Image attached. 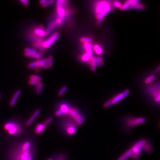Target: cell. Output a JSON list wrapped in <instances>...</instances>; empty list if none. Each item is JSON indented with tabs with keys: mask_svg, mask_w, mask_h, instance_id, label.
Listing matches in <instances>:
<instances>
[{
	"mask_svg": "<svg viewBox=\"0 0 160 160\" xmlns=\"http://www.w3.org/2000/svg\"><path fill=\"white\" fill-rule=\"evenodd\" d=\"M4 129L6 130L10 135L18 134L20 131L19 126L15 123L9 122L5 125Z\"/></svg>",
	"mask_w": 160,
	"mask_h": 160,
	"instance_id": "1",
	"label": "cell"
},
{
	"mask_svg": "<svg viewBox=\"0 0 160 160\" xmlns=\"http://www.w3.org/2000/svg\"><path fill=\"white\" fill-rule=\"evenodd\" d=\"M109 5H110L109 1H98L96 4L95 7V10L96 15L102 13Z\"/></svg>",
	"mask_w": 160,
	"mask_h": 160,
	"instance_id": "2",
	"label": "cell"
},
{
	"mask_svg": "<svg viewBox=\"0 0 160 160\" xmlns=\"http://www.w3.org/2000/svg\"><path fill=\"white\" fill-rule=\"evenodd\" d=\"M59 36V33L58 32H55L47 40L43 41L42 47L44 49H48L52 45L57 39Z\"/></svg>",
	"mask_w": 160,
	"mask_h": 160,
	"instance_id": "3",
	"label": "cell"
},
{
	"mask_svg": "<svg viewBox=\"0 0 160 160\" xmlns=\"http://www.w3.org/2000/svg\"><path fill=\"white\" fill-rule=\"evenodd\" d=\"M67 1L58 0L57 2V9L59 18L63 19L66 15V10L64 8V5Z\"/></svg>",
	"mask_w": 160,
	"mask_h": 160,
	"instance_id": "4",
	"label": "cell"
},
{
	"mask_svg": "<svg viewBox=\"0 0 160 160\" xmlns=\"http://www.w3.org/2000/svg\"><path fill=\"white\" fill-rule=\"evenodd\" d=\"M16 160H33L32 153L29 151V149L26 151L21 150L16 157Z\"/></svg>",
	"mask_w": 160,
	"mask_h": 160,
	"instance_id": "5",
	"label": "cell"
},
{
	"mask_svg": "<svg viewBox=\"0 0 160 160\" xmlns=\"http://www.w3.org/2000/svg\"><path fill=\"white\" fill-rule=\"evenodd\" d=\"M129 90H126L124 91L122 93H120V94L117 95L116 96H114L113 99L110 100V101L111 105H114V104H116L118 103V102H120L121 100H122L123 98H125L126 96L129 93Z\"/></svg>",
	"mask_w": 160,
	"mask_h": 160,
	"instance_id": "6",
	"label": "cell"
},
{
	"mask_svg": "<svg viewBox=\"0 0 160 160\" xmlns=\"http://www.w3.org/2000/svg\"><path fill=\"white\" fill-rule=\"evenodd\" d=\"M70 109L68 105L63 104L60 106L59 109L56 111L55 115L57 116H60L64 114H70Z\"/></svg>",
	"mask_w": 160,
	"mask_h": 160,
	"instance_id": "7",
	"label": "cell"
},
{
	"mask_svg": "<svg viewBox=\"0 0 160 160\" xmlns=\"http://www.w3.org/2000/svg\"><path fill=\"white\" fill-rule=\"evenodd\" d=\"M145 121V118L143 117L131 119L128 121L127 125L130 127H134L139 124L143 123Z\"/></svg>",
	"mask_w": 160,
	"mask_h": 160,
	"instance_id": "8",
	"label": "cell"
},
{
	"mask_svg": "<svg viewBox=\"0 0 160 160\" xmlns=\"http://www.w3.org/2000/svg\"><path fill=\"white\" fill-rule=\"evenodd\" d=\"M44 64H47V59L39 60L37 61L31 62L28 65V68H38V67H41Z\"/></svg>",
	"mask_w": 160,
	"mask_h": 160,
	"instance_id": "9",
	"label": "cell"
},
{
	"mask_svg": "<svg viewBox=\"0 0 160 160\" xmlns=\"http://www.w3.org/2000/svg\"><path fill=\"white\" fill-rule=\"evenodd\" d=\"M46 126L44 123L38 124L35 129V132L37 134H40L42 133L46 128Z\"/></svg>",
	"mask_w": 160,
	"mask_h": 160,
	"instance_id": "10",
	"label": "cell"
},
{
	"mask_svg": "<svg viewBox=\"0 0 160 160\" xmlns=\"http://www.w3.org/2000/svg\"><path fill=\"white\" fill-rule=\"evenodd\" d=\"M21 94V91L20 90H18V91L16 92L15 94H14V96H13L12 99H11V102H10V106H11L13 107L15 106V104H16V102H17V99L18 98Z\"/></svg>",
	"mask_w": 160,
	"mask_h": 160,
	"instance_id": "11",
	"label": "cell"
},
{
	"mask_svg": "<svg viewBox=\"0 0 160 160\" xmlns=\"http://www.w3.org/2000/svg\"><path fill=\"white\" fill-rule=\"evenodd\" d=\"M66 126V131L69 135H73L75 132L76 127L74 125L69 123Z\"/></svg>",
	"mask_w": 160,
	"mask_h": 160,
	"instance_id": "12",
	"label": "cell"
},
{
	"mask_svg": "<svg viewBox=\"0 0 160 160\" xmlns=\"http://www.w3.org/2000/svg\"><path fill=\"white\" fill-rule=\"evenodd\" d=\"M84 47L85 50L87 52V54H88L91 57H93V48L91 43H84Z\"/></svg>",
	"mask_w": 160,
	"mask_h": 160,
	"instance_id": "13",
	"label": "cell"
},
{
	"mask_svg": "<svg viewBox=\"0 0 160 160\" xmlns=\"http://www.w3.org/2000/svg\"><path fill=\"white\" fill-rule=\"evenodd\" d=\"M132 153H133V152H132V149H130L129 150H127L126 153H124L117 160H126L128 158L130 157Z\"/></svg>",
	"mask_w": 160,
	"mask_h": 160,
	"instance_id": "14",
	"label": "cell"
},
{
	"mask_svg": "<svg viewBox=\"0 0 160 160\" xmlns=\"http://www.w3.org/2000/svg\"><path fill=\"white\" fill-rule=\"evenodd\" d=\"M70 114L71 116L73 117V119L75 120L76 122L78 125H81L82 124V122L79 119L78 116L73 111V109H71L70 111Z\"/></svg>",
	"mask_w": 160,
	"mask_h": 160,
	"instance_id": "15",
	"label": "cell"
},
{
	"mask_svg": "<svg viewBox=\"0 0 160 160\" xmlns=\"http://www.w3.org/2000/svg\"><path fill=\"white\" fill-rule=\"evenodd\" d=\"M35 33L38 36L44 37L46 35V33L42 28H38L35 30Z\"/></svg>",
	"mask_w": 160,
	"mask_h": 160,
	"instance_id": "16",
	"label": "cell"
},
{
	"mask_svg": "<svg viewBox=\"0 0 160 160\" xmlns=\"http://www.w3.org/2000/svg\"><path fill=\"white\" fill-rule=\"evenodd\" d=\"M146 144V142L145 140H140V141L137 142V143L135 144L133 146L135 147L138 148L139 149L142 148Z\"/></svg>",
	"mask_w": 160,
	"mask_h": 160,
	"instance_id": "17",
	"label": "cell"
},
{
	"mask_svg": "<svg viewBox=\"0 0 160 160\" xmlns=\"http://www.w3.org/2000/svg\"><path fill=\"white\" fill-rule=\"evenodd\" d=\"M132 0L127 1L126 2H125V3L123 5H122V7L120 9L122 10L128 9L130 6H132Z\"/></svg>",
	"mask_w": 160,
	"mask_h": 160,
	"instance_id": "18",
	"label": "cell"
},
{
	"mask_svg": "<svg viewBox=\"0 0 160 160\" xmlns=\"http://www.w3.org/2000/svg\"><path fill=\"white\" fill-rule=\"evenodd\" d=\"M93 50H94L95 53L97 55L102 54L103 53V50L101 48L100 45L98 44H95L93 46Z\"/></svg>",
	"mask_w": 160,
	"mask_h": 160,
	"instance_id": "19",
	"label": "cell"
},
{
	"mask_svg": "<svg viewBox=\"0 0 160 160\" xmlns=\"http://www.w3.org/2000/svg\"><path fill=\"white\" fill-rule=\"evenodd\" d=\"M56 26V25L54 22H51V23L50 24V25H49V26H48L47 29H46V31H45L46 35H49V34L51 33V31L53 30V29H54Z\"/></svg>",
	"mask_w": 160,
	"mask_h": 160,
	"instance_id": "20",
	"label": "cell"
},
{
	"mask_svg": "<svg viewBox=\"0 0 160 160\" xmlns=\"http://www.w3.org/2000/svg\"><path fill=\"white\" fill-rule=\"evenodd\" d=\"M24 55L27 57H32V58L39 59L40 58L41 56L40 54L36 53V54H29V53H24Z\"/></svg>",
	"mask_w": 160,
	"mask_h": 160,
	"instance_id": "21",
	"label": "cell"
},
{
	"mask_svg": "<svg viewBox=\"0 0 160 160\" xmlns=\"http://www.w3.org/2000/svg\"><path fill=\"white\" fill-rule=\"evenodd\" d=\"M43 88V84L42 82L40 81L36 88V93L38 94H40L42 93Z\"/></svg>",
	"mask_w": 160,
	"mask_h": 160,
	"instance_id": "22",
	"label": "cell"
},
{
	"mask_svg": "<svg viewBox=\"0 0 160 160\" xmlns=\"http://www.w3.org/2000/svg\"><path fill=\"white\" fill-rule=\"evenodd\" d=\"M31 146V143L29 142H27L24 143L21 147V150L24 151L29 150Z\"/></svg>",
	"mask_w": 160,
	"mask_h": 160,
	"instance_id": "23",
	"label": "cell"
},
{
	"mask_svg": "<svg viewBox=\"0 0 160 160\" xmlns=\"http://www.w3.org/2000/svg\"><path fill=\"white\" fill-rule=\"evenodd\" d=\"M73 111L76 114V115L78 116L79 119H80V121H81L82 122H83L84 121V117H83V116L81 115V114H80V112L79 111V110L76 108L73 109Z\"/></svg>",
	"mask_w": 160,
	"mask_h": 160,
	"instance_id": "24",
	"label": "cell"
},
{
	"mask_svg": "<svg viewBox=\"0 0 160 160\" xmlns=\"http://www.w3.org/2000/svg\"><path fill=\"white\" fill-rule=\"evenodd\" d=\"M144 5H143L141 4L138 3L135 5H133V6H130L129 8H132V9H144Z\"/></svg>",
	"mask_w": 160,
	"mask_h": 160,
	"instance_id": "25",
	"label": "cell"
},
{
	"mask_svg": "<svg viewBox=\"0 0 160 160\" xmlns=\"http://www.w3.org/2000/svg\"><path fill=\"white\" fill-rule=\"evenodd\" d=\"M91 58V57L88 54L85 53L81 56V59L82 61H84V62H87V61L90 60Z\"/></svg>",
	"mask_w": 160,
	"mask_h": 160,
	"instance_id": "26",
	"label": "cell"
},
{
	"mask_svg": "<svg viewBox=\"0 0 160 160\" xmlns=\"http://www.w3.org/2000/svg\"><path fill=\"white\" fill-rule=\"evenodd\" d=\"M80 42L82 43H91L92 42L91 39L87 37H82L80 38Z\"/></svg>",
	"mask_w": 160,
	"mask_h": 160,
	"instance_id": "27",
	"label": "cell"
},
{
	"mask_svg": "<svg viewBox=\"0 0 160 160\" xmlns=\"http://www.w3.org/2000/svg\"><path fill=\"white\" fill-rule=\"evenodd\" d=\"M155 78V76L154 75H152L148 77L145 80V83L146 84H149L151 83V81H153Z\"/></svg>",
	"mask_w": 160,
	"mask_h": 160,
	"instance_id": "28",
	"label": "cell"
},
{
	"mask_svg": "<svg viewBox=\"0 0 160 160\" xmlns=\"http://www.w3.org/2000/svg\"><path fill=\"white\" fill-rule=\"evenodd\" d=\"M47 59V65L49 68H51L53 65V57L52 56H50Z\"/></svg>",
	"mask_w": 160,
	"mask_h": 160,
	"instance_id": "29",
	"label": "cell"
},
{
	"mask_svg": "<svg viewBox=\"0 0 160 160\" xmlns=\"http://www.w3.org/2000/svg\"><path fill=\"white\" fill-rule=\"evenodd\" d=\"M91 62H95V61H102L103 60V58L101 57H92L90 59Z\"/></svg>",
	"mask_w": 160,
	"mask_h": 160,
	"instance_id": "30",
	"label": "cell"
},
{
	"mask_svg": "<svg viewBox=\"0 0 160 160\" xmlns=\"http://www.w3.org/2000/svg\"><path fill=\"white\" fill-rule=\"evenodd\" d=\"M43 41H42V40L39 39L36 41V43H35L34 44V46L35 48H39L41 46H42V43H43Z\"/></svg>",
	"mask_w": 160,
	"mask_h": 160,
	"instance_id": "31",
	"label": "cell"
},
{
	"mask_svg": "<svg viewBox=\"0 0 160 160\" xmlns=\"http://www.w3.org/2000/svg\"><path fill=\"white\" fill-rule=\"evenodd\" d=\"M25 53H29V54H36L37 51L34 49H30L29 48H26L24 49Z\"/></svg>",
	"mask_w": 160,
	"mask_h": 160,
	"instance_id": "32",
	"label": "cell"
},
{
	"mask_svg": "<svg viewBox=\"0 0 160 160\" xmlns=\"http://www.w3.org/2000/svg\"><path fill=\"white\" fill-rule=\"evenodd\" d=\"M67 87H63L61 88V90H60L59 91V92L58 95L59 96H61L63 95L64 94V93H66V91H67Z\"/></svg>",
	"mask_w": 160,
	"mask_h": 160,
	"instance_id": "33",
	"label": "cell"
},
{
	"mask_svg": "<svg viewBox=\"0 0 160 160\" xmlns=\"http://www.w3.org/2000/svg\"><path fill=\"white\" fill-rule=\"evenodd\" d=\"M30 80H33L40 81L41 79V77L39 76L31 75L30 76Z\"/></svg>",
	"mask_w": 160,
	"mask_h": 160,
	"instance_id": "34",
	"label": "cell"
},
{
	"mask_svg": "<svg viewBox=\"0 0 160 160\" xmlns=\"http://www.w3.org/2000/svg\"><path fill=\"white\" fill-rule=\"evenodd\" d=\"M90 64L96 66H102L104 65V63L103 61H95V62H91Z\"/></svg>",
	"mask_w": 160,
	"mask_h": 160,
	"instance_id": "35",
	"label": "cell"
},
{
	"mask_svg": "<svg viewBox=\"0 0 160 160\" xmlns=\"http://www.w3.org/2000/svg\"><path fill=\"white\" fill-rule=\"evenodd\" d=\"M54 1L53 0H50V1H46V2L42 5L43 8H46L47 6H49V5H51L53 4L54 3Z\"/></svg>",
	"mask_w": 160,
	"mask_h": 160,
	"instance_id": "36",
	"label": "cell"
},
{
	"mask_svg": "<svg viewBox=\"0 0 160 160\" xmlns=\"http://www.w3.org/2000/svg\"><path fill=\"white\" fill-rule=\"evenodd\" d=\"M113 6L117 8H121L122 6V4L119 1H115L113 3Z\"/></svg>",
	"mask_w": 160,
	"mask_h": 160,
	"instance_id": "37",
	"label": "cell"
},
{
	"mask_svg": "<svg viewBox=\"0 0 160 160\" xmlns=\"http://www.w3.org/2000/svg\"><path fill=\"white\" fill-rule=\"evenodd\" d=\"M54 22L56 26L60 25L62 23V22H63V19L58 18Z\"/></svg>",
	"mask_w": 160,
	"mask_h": 160,
	"instance_id": "38",
	"label": "cell"
},
{
	"mask_svg": "<svg viewBox=\"0 0 160 160\" xmlns=\"http://www.w3.org/2000/svg\"><path fill=\"white\" fill-rule=\"evenodd\" d=\"M35 118L34 117V116H31V117H30V118H29V120H28V121H27V122H26V126H30V125L32 123V122H34V120H35Z\"/></svg>",
	"mask_w": 160,
	"mask_h": 160,
	"instance_id": "39",
	"label": "cell"
},
{
	"mask_svg": "<svg viewBox=\"0 0 160 160\" xmlns=\"http://www.w3.org/2000/svg\"><path fill=\"white\" fill-rule=\"evenodd\" d=\"M39 82L40 81H38V80H30L29 81V84L30 85H36V86H37Z\"/></svg>",
	"mask_w": 160,
	"mask_h": 160,
	"instance_id": "40",
	"label": "cell"
},
{
	"mask_svg": "<svg viewBox=\"0 0 160 160\" xmlns=\"http://www.w3.org/2000/svg\"><path fill=\"white\" fill-rule=\"evenodd\" d=\"M20 2L21 3H22L24 5V6L27 7L29 6V1L27 0H21Z\"/></svg>",
	"mask_w": 160,
	"mask_h": 160,
	"instance_id": "41",
	"label": "cell"
},
{
	"mask_svg": "<svg viewBox=\"0 0 160 160\" xmlns=\"http://www.w3.org/2000/svg\"><path fill=\"white\" fill-rule=\"evenodd\" d=\"M52 121H53V118H52V117H50V118H48V119L45 121V122H44V124L45 126H47V125L51 123V122H52Z\"/></svg>",
	"mask_w": 160,
	"mask_h": 160,
	"instance_id": "42",
	"label": "cell"
},
{
	"mask_svg": "<svg viewBox=\"0 0 160 160\" xmlns=\"http://www.w3.org/2000/svg\"><path fill=\"white\" fill-rule=\"evenodd\" d=\"M90 66L91 70L93 72H95L96 71V66H93L92 64H90Z\"/></svg>",
	"mask_w": 160,
	"mask_h": 160,
	"instance_id": "43",
	"label": "cell"
},
{
	"mask_svg": "<svg viewBox=\"0 0 160 160\" xmlns=\"http://www.w3.org/2000/svg\"><path fill=\"white\" fill-rule=\"evenodd\" d=\"M41 67L44 68V69H48V68H49L47 64H44V65H42V66H41Z\"/></svg>",
	"mask_w": 160,
	"mask_h": 160,
	"instance_id": "44",
	"label": "cell"
},
{
	"mask_svg": "<svg viewBox=\"0 0 160 160\" xmlns=\"http://www.w3.org/2000/svg\"><path fill=\"white\" fill-rule=\"evenodd\" d=\"M46 2V1H45V0H41V1H40V3L43 5Z\"/></svg>",
	"mask_w": 160,
	"mask_h": 160,
	"instance_id": "45",
	"label": "cell"
},
{
	"mask_svg": "<svg viewBox=\"0 0 160 160\" xmlns=\"http://www.w3.org/2000/svg\"><path fill=\"white\" fill-rule=\"evenodd\" d=\"M160 70V66H158V70H157V72L159 71Z\"/></svg>",
	"mask_w": 160,
	"mask_h": 160,
	"instance_id": "46",
	"label": "cell"
},
{
	"mask_svg": "<svg viewBox=\"0 0 160 160\" xmlns=\"http://www.w3.org/2000/svg\"><path fill=\"white\" fill-rule=\"evenodd\" d=\"M1 93H0V99H1Z\"/></svg>",
	"mask_w": 160,
	"mask_h": 160,
	"instance_id": "47",
	"label": "cell"
},
{
	"mask_svg": "<svg viewBox=\"0 0 160 160\" xmlns=\"http://www.w3.org/2000/svg\"><path fill=\"white\" fill-rule=\"evenodd\" d=\"M48 160H53V159H52L51 158V159H49Z\"/></svg>",
	"mask_w": 160,
	"mask_h": 160,
	"instance_id": "48",
	"label": "cell"
}]
</instances>
